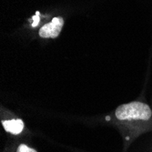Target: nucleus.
Returning a JSON list of instances; mask_svg holds the SVG:
<instances>
[{
	"label": "nucleus",
	"instance_id": "20e7f679",
	"mask_svg": "<svg viewBox=\"0 0 152 152\" xmlns=\"http://www.w3.org/2000/svg\"><path fill=\"white\" fill-rule=\"evenodd\" d=\"M18 152H37L34 148H31L29 147H27L25 144H22L18 147Z\"/></svg>",
	"mask_w": 152,
	"mask_h": 152
},
{
	"label": "nucleus",
	"instance_id": "f03ea898",
	"mask_svg": "<svg viewBox=\"0 0 152 152\" xmlns=\"http://www.w3.org/2000/svg\"><path fill=\"white\" fill-rule=\"evenodd\" d=\"M64 25L62 18H54L53 20L43 26L39 30V36L44 38H55L57 37Z\"/></svg>",
	"mask_w": 152,
	"mask_h": 152
},
{
	"label": "nucleus",
	"instance_id": "f257e3e1",
	"mask_svg": "<svg viewBox=\"0 0 152 152\" xmlns=\"http://www.w3.org/2000/svg\"><path fill=\"white\" fill-rule=\"evenodd\" d=\"M116 118L123 122L135 124L140 131L152 129V110L141 101H133L119 106L115 112Z\"/></svg>",
	"mask_w": 152,
	"mask_h": 152
},
{
	"label": "nucleus",
	"instance_id": "7ed1b4c3",
	"mask_svg": "<svg viewBox=\"0 0 152 152\" xmlns=\"http://www.w3.org/2000/svg\"><path fill=\"white\" fill-rule=\"evenodd\" d=\"M4 129L14 135L20 134L24 129V123L21 119H10L2 121Z\"/></svg>",
	"mask_w": 152,
	"mask_h": 152
},
{
	"label": "nucleus",
	"instance_id": "39448f33",
	"mask_svg": "<svg viewBox=\"0 0 152 152\" xmlns=\"http://www.w3.org/2000/svg\"><path fill=\"white\" fill-rule=\"evenodd\" d=\"M38 16H39V12H37L36 16L33 17V20H34V22L32 24L33 26H37V25L38 24V22H39V17Z\"/></svg>",
	"mask_w": 152,
	"mask_h": 152
}]
</instances>
